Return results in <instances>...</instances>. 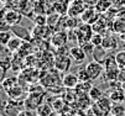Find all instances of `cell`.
<instances>
[{"mask_svg": "<svg viewBox=\"0 0 125 116\" xmlns=\"http://www.w3.org/2000/svg\"><path fill=\"white\" fill-rule=\"evenodd\" d=\"M113 101L110 100V98L108 96H103L99 100L93 101L91 110L95 116H112V104Z\"/></svg>", "mask_w": 125, "mask_h": 116, "instance_id": "6da1fadb", "label": "cell"}, {"mask_svg": "<svg viewBox=\"0 0 125 116\" xmlns=\"http://www.w3.org/2000/svg\"><path fill=\"white\" fill-rule=\"evenodd\" d=\"M77 35H78V43L82 45L84 42H89V41L92 40V37L94 35V30H93L92 25L83 22L77 28Z\"/></svg>", "mask_w": 125, "mask_h": 116, "instance_id": "7a4b0ae2", "label": "cell"}, {"mask_svg": "<svg viewBox=\"0 0 125 116\" xmlns=\"http://www.w3.org/2000/svg\"><path fill=\"white\" fill-rule=\"evenodd\" d=\"M85 69H87V72H88V75H89V79H91V80H97V79L105 72L104 64H102V63H99V62H95V61L87 63Z\"/></svg>", "mask_w": 125, "mask_h": 116, "instance_id": "3957f363", "label": "cell"}, {"mask_svg": "<svg viewBox=\"0 0 125 116\" xmlns=\"http://www.w3.org/2000/svg\"><path fill=\"white\" fill-rule=\"evenodd\" d=\"M85 9H87V5L84 3V0H73L68 5L67 15L71 16V18H78L84 12Z\"/></svg>", "mask_w": 125, "mask_h": 116, "instance_id": "277c9868", "label": "cell"}, {"mask_svg": "<svg viewBox=\"0 0 125 116\" xmlns=\"http://www.w3.org/2000/svg\"><path fill=\"white\" fill-rule=\"evenodd\" d=\"M42 100H43V94L31 91L27 99L24 101V106L29 110H37V107L42 104Z\"/></svg>", "mask_w": 125, "mask_h": 116, "instance_id": "5b68a950", "label": "cell"}, {"mask_svg": "<svg viewBox=\"0 0 125 116\" xmlns=\"http://www.w3.org/2000/svg\"><path fill=\"white\" fill-rule=\"evenodd\" d=\"M71 56H56L53 59V67L60 73H66L69 71L71 67Z\"/></svg>", "mask_w": 125, "mask_h": 116, "instance_id": "8992f818", "label": "cell"}, {"mask_svg": "<svg viewBox=\"0 0 125 116\" xmlns=\"http://www.w3.org/2000/svg\"><path fill=\"white\" fill-rule=\"evenodd\" d=\"M20 112V104L16 100H10L3 104V116H17Z\"/></svg>", "mask_w": 125, "mask_h": 116, "instance_id": "52a82bcc", "label": "cell"}, {"mask_svg": "<svg viewBox=\"0 0 125 116\" xmlns=\"http://www.w3.org/2000/svg\"><path fill=\"white\" fill-rule=\"evenodd\" d=\"M99 18H100V14L97 11L95 8H87V9L84 10V12L81 15L82 22L89 24V25H93Z\"/></svg>", "mask_w": 125, "mask_h": 116, "instance_id": "ba28073f", "label": "cell"}, {"mask_svg": "<svg viewBox=\"0 0 125 116\" xmlns=\"http://www.w3.org/2000/svg\"><path fill=\"white\" fill-rule=\"evenodd\" d=\"M10 31L12 32V35H14V36L21 38V40H22V41H25V42H30V41H31V38H32V34H30V31H29L26 27L21 26V25H15V26H11Z\"/></svg>", "mask_w": 125, "mask_h": 116, "instance_id": "9c48e42d", "label": "cell"}, {"mask_svg": "<svg viewBox=\"0 0 125 116\" xmlns=\"http://www.w3.org/2000/svg\"><path fill=\"white\" fill-rule=\"evenodd\" d=\"M9 5H10L12 9L20 11L22 15H27V16H29L27 12H30V10H31V8H32V4H31L30 0H14V1H12L11 4H9ZM32 9H33V8H32Z\"/></svg>", "mask_w": 125, "mask_h": 116, "instance_id": "30bf717a", "label": "cell"}, {"mask_svg": "<svg viewBox=\"0 0 125 116\" xmlns=\"http://www.w3.org/2000/svg\"><path fill=\"white\" fill-rule=\"evenodd\" d=\"M69 56L74 61V63L77 64H81L85 61L87 58V53L83 51V48L81 46H73L71 47V51H69Z\"/></svg>", "mask_w": 125, "mask_h": 116, "instance_id": "8fae6325", "label": "cell"}, {"mask_svg": "<svg viewBox=\"0 0 125 116\" xmlns=\"http://www.w3.org/2000/svg\"><path fill=\"white\" fill-rule=\"evenodd\" d=\"M67 41H68V34H66L64 31L56 32V34H53L52 37H51V45L53 47H56V48L66 46Z\"/></svg>", "mask_w": 125, "mask_h": 116, "instance_id": "7c38bea8", "label": "cell"}, {"mask_svg": "<svg viewBox=\"0 0 125 116\" xmlns=\"http://www.w3.org/2000/svg\"><path fill=\"white\" fill-rule=\"evenodd\" d=\"M79 84V79L77 77V74L73 73H67L64 74V77L62 78V85L66 89H76V87Z\"/></svg>", "mask_w": 125, "mask_h": 116, "instance_id": "4fadbf2b", "label": "cell"}, {"mask_svg": "<svg viewBox=\"0 0 125 116\" xmlns=\"http://www.w3.org/2000/svg\"><path fill=\"white\" fill-rule=\"evenodd\" d=\"M108 54H109L108 49H105L103 46H97V47L94 48L93 53H92V57H93V61L104 64V62H105L106 57H108Z\"/></svg>", "mask_w": 125, "mask_h": 116, "instance_id": "5bb4252c", "label": "cell"}, {"mask_svg": "<svg viewBox=\"0 0 125 116\" xmlns=\"http://www.w3.org/2000/svg\"><path fill=\"white\" fill-rule=\"evenodd\" d=\"M118 45H119V42H118V40H116L114 36H112V35H105L104 38H103V45H102V46H103L105 49H108L109 52H112V51H114V49L118 48Z\"/></svg>", "mask_w": 125, "mask_h": 116, "instance_id": "9a60e30c", "label": "cell"}, {"mask_svg": "<svg viewBox=\"0 0 125 116\" xmlns=\"http://www.w3.org/2000/svg\"><path fill=\"white\" fill-rule=\"evenodd\" d=\"M112 31L115 32L118 35H125V20L116 18L113 22H112Z\"/></svg>", "mask_w": 125, "mask_h": 116, "instance_id": "2e32d148", "label": "cell"}, {"mask_svg": "<svg viewBox=\"0 0 125 116\" xmlns=\"http://www.w3.org/2000/svg\"><path fill=\"white\" fill-rule=\"evenodd\" d=\"M24 42H25V41H22L21 38L16 37V36H12L11 40L9 41V43H8L6 47H8L9 51H11V52H16V51H20V48L22 47Z\"/></svg>", "mask_w": 125, "mask_h": 116, "instance_id": "e0dca14e", "label": "cell"}, {"mask_svg": "<svg viewBox=\"0 0 125 116\" xmlns=\"http://www.w3.org/2000/svg\"><path fill=\"white\" fill-rule=\"evenodd\" d=\"M92 80H88V81H79V84L76 87V91L78 95H88L89 90L93 88V85L91 84Z\"/></svg>", "mask_w": 125, "mask_h": 116, "instance_id": "ac0fdd59", "label": "cell"}, {"mask_svg": "<svg viewBox=\"0 0 125 116\" xmlns=\"http://www.w3.org/2000/svg\"><path fill=\"white\" fill-rule=\"evenodd\" d=\"M112 6H113V0H99L95 9H97V11L100 15H103V14H105L106 11H108Z\"/></svg>", "mask_w": 125, "mask_h": 116, "instance_id": "d6986e66", "label": "cell"}, {"mask_svg": "<svg viewBox=\"0 0 125 116\" xmlns=\"http://www.w3.org/2000/svg\"><path fill=\"white\" fill-rule=\"evenodd\" d=\"M109 98H110V100H112L113 103H121V101L125 100V91H124L123 88H121V89L113 90V91L110 93Z\"/></svg>", "mask_w": 125, "mask_h": 116, "instance_id": "ffe728a7", "label": "cell"}, {"mask_svg": "<svg viewBox=\"0 0 125 116\" xmlns=\"http://www.w3.org/2000/svg\"><path fill=\"white\" fill-rule=\"evenodd\" d=\"M88 96L91 98V100H92V101H97V100H99L100 98H103V96H104V94H103V91H102L99 88L93 87L91 90H89Z\"/></svg>", "mask_w": 125, "mask_h": 116, "instance_id": "44dd1931", "label": "cell"}, {"mask_svg": "<svg viewBox=\"0 0 125 116\" xmlns=\"http://www.w3.org/2000/svg\"><path fill=\"white\" fill-rule=\"evenodd\" d=\"M12 37V32L9 30V31H0V43H1L3 47H6L9 41L11 40Z\"/></svg>", "mask_w": 125, "mask_h": 116, "instance_id": "7402d4cb", "label": "cell"}, {"mask_svg": "<svg viewBox=\"0 0 125 116\" xmlns=\"http://www.w3.org/2000/svg\"><path fill=\"white\" fill-rule=\"evenodd\" d=\"M52 106L47 105V104H41L37 107V116H51L52 114Z\"/></svg>", "mask_w": 125, "mask_h": 116, "instance_id": "603a6c76", "label": "cell"}, {"mask_svg": "<svg viewBox=\"0 0 125 116\" xmlns=\"http://www.w3.org/2000/svg\"><path fill=\"white\" fill-rule=\"evenodd\" d=\"M115 59H116V63L119 65V68L120 69H125V49L116 52Z\"/></svg>", "mask_w": 125, "mask_h": 116, "instance_id": "cb8c5ba5", "label": "cell"}, {"mask_svg": "<svg viewBox=\"0 0 125 116\" xmlns=\"http://www.w3.org/2000/svg\"><path fill=\"white\" fill-rule=\"evenodd\" d=\"M16 85H17L16 84V78H8V79L3 80V88H4V90H6V93Z\"/></svg>", "mask_w": 125, "mask_h": 116, "instance_id": "d4e9b609", "label": "cell"}, {"mask_svg": "<svg viewBox=\"0 0 125 116\" xmlns=\"http://www.w3.org/2000/svg\"><path fill=\"white\" fill-rule=\"evenodd\" d=\"M125 114V107L121 105H118V103H114L112 106V116H123Z\"/></svg>", "mask_w": 125, "mask_h": 116, "instance_id": "484cf974", "label": "cell"}, {"mask_svg": "<svg viewBox=\"0 0 125 116\" xmlns=\"http://www.w3.org/2000/svg\"><path fill=\"white\" fill-rule=\"evenodd\" d=\"M21 91H22V90L16 85V87H14L11 90H9L8 94H9L10 99H12V100H17V99L20 98V95H21Z\"/></svg>", "mask_w": 125, "mask_h": 116, "instance_id": "4316f807", "label": "cell"}, {"mask_svg": "<svg viewBox=\"0 0 125 116\" xmlns=\"http://www.w3.org/2000/svg\"><path fill=\"white\" fill-rule=\"evenodd\" d=\"M76 74H77V77H78L79 81H88V80H91V79H89V75H88V72H87L85 67H84V68L78 69Z\"/></svg>", "mask_w": 125, "mask_h": 116, "instance_id": "83f0119b", "label": "cell"}, {"mask_svg": "<svg viewBox=\"0 0 125 116\" xmlns=\"http://www.w3.org/2000/svg\"><path fill=\"white\" fill-rule=\"evenodd\" d=\"M82 48H83V51L87 53V56L88 54H92L93 53V51H94V48H95V46L89 41V42H84V43H82V45H79Z\"/></svg>", "mask_w": 125, "mask_h": 116, "instance_id": "f1b7e54d", "label": "cell"}, {"mask_svg": "<svg viewBox=\"0 0 125 116\" xmlns=\"http://www.w3.org/2000/svg\"><path fill=\"white\" fill-rule=\"evenodd\" d=\"M32 20H33L35 25H37V26H45V25H47V19H46V16L43 14H41V16L37 14V16H36V18H33Z\"/></svg>", "mask_w": 125, "mask_h": 116, "instance_id": "f546056e", "label": "cell"}, {"mask_svg": "<svg viewBox=\"0 0 125 116\" xmlns=\"http://www.w3.org/2000/svg\"><path fill=\"white\" fill-rule=\"evenodd\" d=\"M103 38H104V36H103V35L94 32V35H93V37H92L91 42H92L95 47H97V46H102V45H103Z\"/></svg>", "mask_w": 125, "mask_h": 116, "instance_id": "4dcf8cb0", "label": "cell"}, {"mask_svg": "<svg viewBox=\"0 0 125 116\" xmlns=\"http://www.w3.org/2000/svg\"><path fill=\"white\" fill-rule=\"evenodd\" d=\"M113 6L119 10L125 8V0H113Z\"/></svg>", "mask_w": 125, "mask_h": 116, "instance_id": "1f68e13d", "label": "cell"}, {"mask_svg": "<svg viewBox=\"0 0 125 116\" xmlns=\"http://www.w3.org/2000/svg\"><path fill=\"white\" fill-rule=\"evenodd\" d=\"M99 0H84V3L87 5V8H95Z\"/></svg>", "mask_w": 125, "mask_h": 116, "instance_id": "d6a6232c", "label": "cell"}, {"mask_svg": "<svg viewBox=\"0 0 125 116\" xmlns=\"http://www.w3.org/2000/svg\"><path fill=\"white\" fill-rule=\"evenodd\" d=\"M17 116H35V114L32 112V110H29V109H25L22 111L19 112V115Z\"/></svg>", "mask_w": 125, "mask_h": 116, "instance_id": "836d02e7", "label": "cell"}, {"mask_svg": "<svg viewBox=\"0 0 125 116\" xmlns=\"http://www.w3.org/2000/svg\"><path fill=\"white\" fill-rule=\"evenodd\" d=\"M118 18H120V19H124V20H125V8H123V9H120V10H119V12H118Z\"/></svg>", "mask_w": 125, "mask_h": 116, "instance_id": "e575fe53", "label": "cell"}, {"mask_svg": "<svg viewBox=\"0 0 125 116\" xmlns=\"http://www.w3.org/2000/svg\"><path fill=\"white\" fill-rule=\"evenodd\" d=\"M60 116H74V114H69V112H67V111L64 110V111L60 112Z\"/></svg>", "mask_w": 125, "mask_h": 116, "instance_id": "d590c367", "label": "cell"}, {"mask_svg": "<svg viewBox=\"0 0 125 116\" xmlns=\"http://www.w3.org/2000/svg\"><path fill=\"white\" fill-rule=\"evenodd\" d=\"M1 1H3V4H4V5H8V4H11V3L14 1V0H1Z\"/></svg>", "mask_w": 125, "mask_h": 116, "instance_id": "8d00e7d4", "label": "cell"}, {"mask_svg": "<svg viewBox=\"0 0 125 116\" xmlns=\"http://www.w3.org/2000/svg\"><path fill=\"white\" fill-rule=\"evenodd\" d=\"M121 88L125 90V81H124V83H121Z\"/></svg>", "mask_w": 125, "mask_h": 116, "instance_id": "74e56055", "label": "cell"}]
</instances>
